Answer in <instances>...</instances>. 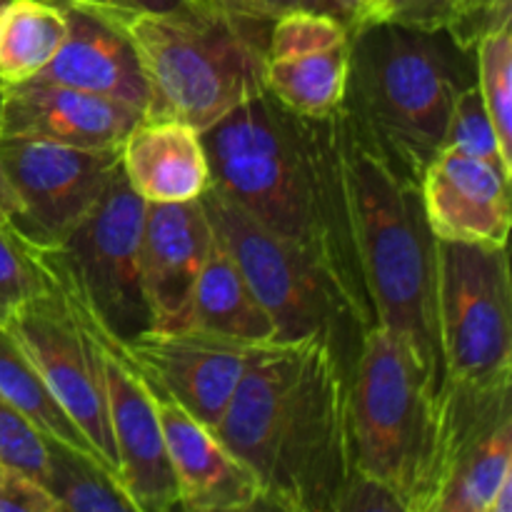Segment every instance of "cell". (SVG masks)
I'll return each instance as SVG.
<instances>
[{"label": "cell", "mask_w": 512, "mask_h": 512, "mask_svg": "<svg viewBox=\"0 0 512 512\" xmlns=\"http://www.w3.org/2000/svg\"><path fill=\"white\" fill-rule=\"evenodd\" d=\"M210 185L303 250L363 330L375 325L360 268L335 113L303 118L265 90L200 133Z\"/></svg>", "instance_id": "1"}, {"label": "cell", "mask_w": 512, "mask_h": 512, "mask_svg": "<svg viewBox=\"0 0 512 512\" xmlns=\"http://www.w3.org/2000/svg\"><path fill=\"white\" fill-rule=\"evenodd\" d=\"M353 365L323 338L253 348L213 433L258 478L263 508H338L358 475L350 428Z\"/></svg>", "instance_id": "2"}, {"label": "cell", "mask_w": 512, "mask_h": 512, "mask_svg": "<svg viewBox=\"0 0 512 512\" xmlns=\"http://www.w3.org/2000/svg\"><path fill=\"white\" fill-rule=\"evenodd\" d=\"M335 123L375 325L403 340L443 390L435 328V235L425 220L420 185L393 165L343 108L335 110Z\"/></svg>", "instance_id": "3"}, {"label": "cell", "mask_w": 512, "mask_h": 512, "mask_svg": "<svg viewBox=\"0 0 512 512\" xmlns=\"http://www.w3.org/2000/svg\"><path fill=\"white\" fill-rule=\"evenodd\" d=\"M475 50L448 30H420L390 20L350 28L348 78L340 108L360 130L420 183L445 148L453 100L473 83Z\"/></svg>", "instance_id": "4"}, {"label": "cell", "mask_w": 512, "mask_h": 512, "mask_svg": "<svg viewBox=\"0 0 512 512\" xmlns=\"http://www.w3.org/2000/svg\"><path fill=\"white\" fill-rule=\"evenodd\" d=\"M123 25L148 83L145 118H173L203 133L265 93L270 23L193 3L175 13L135 15Z\"/></svg>", "instance_id": "5"}, {"label": "cell", "mask_w": 512, "mask_h": 512, "mask_svg": "<svg viewBox=\"0 0 512 512\" xmlns=\"http://www.w3.org/2000/svg\"><path fill=\"white\" fill-rule=\"evenodd\" d=\"M350 428L358 473L398 498L403 512H430L440 438V390L413 350L373 325L350 373Z\"/></svg>", "instance_id": "6"}, {"label": "cell", "mask_w": 512, "mask_h": 512, "mask_svg": "<svg viewBox=\"0 0 512 512\" xmlns=\"http://www.w3.org/2000/svg\"><path fill=\"white\" fill-rule=\"evenodd\" d=\"M143 215L145 200L118 173L60 243L33 248L50 285L120 348L153 330L140 273Z\"/></svg>", "instance_id": "7"}, {"label": "cell", "mask_w": 512, "mask_h": 512, "mask_svg": "<svg viewBox=\"0 0 512 512\" xmlns=\"http://www.w3.org/2000/svg\"><path fill=\"white\" fill-rule=\"evenodd\" d=\"M198 200L208 213L215 238L273 318L278 343L323 338L348 358H358L360 345H353V340L360 343L365 330L303 250L263 228L215 185H208Z\"/></svg>", "instance_id": "8"}, {"label": "cell", "mask_w": 512, "mask_h": 512, "mask_svg": "<svg viewBox=\"0 0 512 512\" xmlns=\"http://www.w3.org/2000/svg\"><path fill=\"white\" fill-rule=\"evenodd\" d=\"M435 328L448 383H512L505 245L435 238Z\"/></svg>", "instance_id": "9"}, {"label": "cell", "mask_w": 512, "mask_h": 512, "mask_svg": "<svg viewBox=\"0 0 512 512\" xmlns=\"http://www.w3.org/2000/svg\"><path fill=\"white\" fill-rule=\"evenodd\" d=\"M3 328L28 355L65 415L93 445L100 465L118 478L100 348L78 310L50 285V290L25 300Z\"/></svg>", "instance_id": "10"}, {"label": "cell", "mask_w": 512, "mask_h": 512, "mask_svg": "<svg viewBox=\"0 0 512 512\" xmlns=\"http://www.w3.org/2000/svg\"><path fill=\"white\" fill-rule=\"evenodd\" d=\"M0 173L15 200L13 230L30 248H50L103 198L120 173V148L0 135Z\"/></svg>", "instance_id": "11"}, {"label": "cell", "mask_w": 512, "mask_h": 512, "mask_svg": "<svg viewBox=\"0 0 512 512\" xmlns=\"http://www.w3.org/2000/svg\"><path fill=\"white\" fill-rule=\"evenodd\" d=\"M510 398V388H455L443 395L430 512H512Z\"/></svg>", "instance_id": "12"}, {"label": "cell", "mask_w": 512, "mask_h": 512, "mask_svg": "<svg viewBox=\"0 0 512 512\" xmlns=\"http://www.w3.org/2000/svg\"><path fill=\"white\" fill-rule=\"evenodd\" d=\"M80 318L85 320L100 348V370L108 400L110 433L118 455L120 488L128 495L135 512L178 510V485L148 383L118 343L95 328L83 313Z\"/></svg>", "instance_id": "13"}, {"label": "cell", "mask_w": 512, "mask_h": 512, "mask_svg": "<svg viewBox=\"0 0 512 512\" xmlns=\"http://www.w3.org/2000/svg\"><path fill=\"white\" fill-rule=\"evenodd\" d=\"M253 348L203 330L153 328L123 350L153 388L163 390L185 413L215 430Z\"/></svg>", "instance_id": "14"}, {"label": "cell", "mask_w": 512, "mask_h": 512, "mask_svg": "<svg viewBox=\"0 0 512 512\" xmlns=\"http://www.w3.org/2000/svg\"><path fill=\"white\" fill-rule=\"evenodd\" d=\"M348 53L350 28L335 15H280L265 43V90L303 118H328L343 103Z\"/></svg>", "instance_id": "15"}, {"label": "cell", "mask_w": 512, "mask_h": 512, "mask_svg": "<svg viewBox=\"0 0 512 512\" xmlns=\"http://www.w3.org/2000/svg\"><path fill=\"white\" fill-rule=\"evenodd\" d=\"M213 243V225L200 200L145 203L140 273L155 330L183 325Z\"/></svg>", "instance_id": "16"}, {"label": "cell", "mask_w": 512, "mask_h": 512, "mask_svg": "<svg viewBox=\"0 0 512 512\" xmlns=\"http://www.w3.org/2000/svg\"><path fill=\"white\" fill-rule=\"evenodd\" d=\"M148 388L173 465L180 510L238 512L263 508V490L248 465L240 463L208 425L185 413L163 390L150 383Z\"/></svg>", "instance_id": "17"}, {"label": "cell", "mask_w": 512, "mask_h": 512, "mask_svg": "<svg viewBox=\"0 0 512 512\" xmlns=\"http://www.w3.org/2000/svg\"><path fill=\"white\" fill-rule=\"evenodd\" d=\"M143 110L105 95L43 80L3 85V135L73 148H120Z\"/></svg>", "instance_id": "18"}, {"label": "cell", "mask_w": 512, "mask_h": 512, "mask_svg": "<svg viewBox=\"0 0 512 512\" xmlns=\"http://www.w3.org/2000/svg\"><path fill=\"white\" fill-rule=\"evenodd\" d=\"M418 185L435 238L508 245L510 178L498 168L443 148L423 170Z\"/></svg>", "instance_id": "19"}, {"label": "cell", "mask_w": 512, "mask_h": 512, "mask_svg": "<svg viewBox=\"0 0 512 512\" xmlns=\"http://www.w3.org/2000/svg\"><path fill=\"white\" fill-rule=\"evenodd\" d=\"M68 35L33 80L68 85L148 110V83L123 23L80 8H63Z\"/></svg>", "instance_id": "20"}, {"label": "cell", "mask_w": 512, "mask_h": 512, "mask_svg": "<svg viewBox=\"0 0 512 512\" xmlns=\"http://www.w3.org/2000/svg\"><path fill=\"white\" fill-rule=\"evenodd\" d=\"M120 173L145 203H188L210 185L203 138L173 118H143L125 135Z\"/></svg>", "instance_id": "21"}, {"label": "cell", "mask_w": 512, "mask_h": 512, "mask_svg": "<svg viewBox=\"0 0 512 512\" xmlns=\"http://www.w3.org/2000/svg\"><path fill=\"white\" fill-rule=\"evenodd\" d=\"M180 328L203 330L245 345L278 343V328L215 238Z\"/></svg>", "instance_id": "22"}, {"label": "cell", "mask_w": 512, "mask_h": 512, "mask_svg": "<svg viewBox=\"0 0 512 512\" xmlns=\"http://www.w3.org/2000/svg\"><path fill=\"white\" fill-rule=\"evenodd\" d=\"M68 18L50 0L0 3V85L33 80L58 55Z\"/></svg>", "instance_id": "23"}, {"label": "cell", "mask_w": 512, "mask_h": 512, "mask_svg": "<svg viewBox=\"0 0 512 512\" xmlns=\"http://www.w3.org/2000/svg\"><path fill=\"white\" fill-rule=\"evenodd\" d=\"M0 395L13 408H18L38 428L40 435L98 460L93 445L85 440L78 425L65 415V410L53 398L35 365L30 363L28 355L23 353V348L15 343V338L3 325H0Z\"/></svg>", "instance_id": "24"}, {"label": "cell", "mask_w": 512, "mask_h": 512, "mask_svg": "<svg viewBox=\"0 0 512 512\" xmlns=\"http://www.w3.org/2000/svg\"><path fill=\"white\" fill-rule=\"evenodd\" d=\"M43 488L60 512H135L118 478L98 460L48 438V470Z\"/></svg>", "instance_id": "25"}, {"label": "cell", "mask_w": 512, "mask_h": 512, "mask_svg": "<svg viewBox=\"0 0 512 512\" xmlns=\"http://www.w3.org/2000/svg\"><path fill=\"white\" fill-rule=\"evenodd\" d=\"M475 83L483 95L500 150L512 163V30L483 35L475 45Z\"/></svg>", "instance_id": "26"}, {"label": "cell", "mask_w": 512, "mask_h": 512, "mask_svg": "<svg viewBox=\"0 0 512 512\" xmlns=\"http://www.w3.org/2000/svg\"><path fill=\"white\" fill-rule=\"evenodd\" d=\"M445 148H453L458 153L470 155L475 160L493 165L500 173H512V163L503 155L495 135L490 115L485 110L483 95H480L478 83H468L453 100L448 120V135H445Z\"/></svg>", "instance_id": "27"}, {"label": "cell", "mask_w": 512, "mask_h": 512, "mask_svg": "<svg viewBox=\"0 0 512 512\" xmlns=\"http://www.w3.org/2000/svg\"><path fill=\"white\" fill-rule=\"evenodd\" d=\"M50 290V280L33 248L8 220L0 218V325L35 295Z\"/></svg>", "instance_id": "28"}, {"label": "cell", "mask_w": 512, "mask_h": 512, "mask_svg": "<svg viewBox=\"0 0 512 512\" xmlns=\"http://www.w3.org/2000/svg\"><path fill=\"white\" fill-rule=\"evenodd\" d=\"M0 460L43 485L48 470V438L0 395Z\"/></svg>", "instance_id": "29"}, {"label": "cell", "mask_w": 512, "mask_h": 512, "mask_svg": "<svg viewBox=\"0 0 512 512\" xmlns=\"http://www.w3.org/2000/svg\"><path fill=\"white\" fill-rule=\"evenodd\" d=\"M512 23V0H455L448 33L460 48L475 50L478 40Z\"/></svg>", "instance_id": "30"}, {"label": "cell", "mask_w": 512, "mask_h": 512, "mask_svg": "<svg viewBox=\"0 0 512 512\" xmlns=\"http://www.w3.org/2000/svg\"><path fill=\"white\" fill-rule=\"evenodd\" d=\"M0 512H60V508L38 480L0 460Z\"/></svg>", "instance_id": "31"}, {"label": "cell", "mask_w": 512, "mask_h": 512, "mask_svg": "<svg viewBox=\"0 0 512 512\" xmlns=\"http://www.w3.org/2000/svg\"><path fill=\"white\" fill-rule=\"evenodd\" d=\"M455 0H385L373 20L410 25L420 30H448Z\"/></svg>", "instance_id": "32"}, {"label": "cell", "mask_w": 512, "mask_h": 512, "mask_svg": "<svg viewBox=\"0 0 512 512\" xmlns=\"http://www.w3.org/2000/svg\"><path fill=\"white\" fill-rule=\"evenodd\" d=\"M50 3L60 5V8L90 10V13L108 15L118 23H128L135 15L175 13V10L193 5V0H50Z\"/></svg>", "instance_id": "33"}, {"label": "cell", "mask_w": 512, "mask_h": 512, "mask_svg": "<svg viewBox=\"0 0 512 512\" xmlns=\"http://www.w3.org/2000/svg\"><path fill=\"white\" fill-rule=\"evenodd\" d=\"M193 3L213 13L253 20V23H273L280 15L293 10H313L310 0H193Z\"/></svg>", "instance_id": "34"}, {"label": "cell", "mask_w": 512, "mask_h": 512, "mask_svg": "<svg viewBox=\"0 0 512 512\" xmlns=\"http://www.w3.org/2000/svg\"><path fill=\"white\" fill-rule=\"evenodd\" d=\"M363 510H403L393 493L365 475H355L338 500L335 512H363Z\"/></svg>", "instance_id": "35"}, {"label": "cell", "mask_w": 512, "mask_h": 512, "mask_svg": "<svg viewBox=\"0 0 512 512\" xmlns=\"http://www.w3.org/2000/svg\"><path fill=\"white\" fill-rule=\"evenodd\" d=\"M310 3H313V10H318V13L335 15V18L343 20L348 28H353L360 20L365 0H310Z\"/></svg>", "instance_id": "36"}, {"label": "cell", "mask_w": 512, "mask_h": 512, "mask_svg": "<svg viewBox=\"0 0 512 512\" xmlns=\"http://www.w3.org/2000/svg\"><path fill=\"white\" fill-rule=\"evenodd\" d=\"M0 135H3V85H0ZM15 215V200L13 193H10L8 183H5L3 173H0V218L3 220H13Z\"/></svg>", "instance_id": "37"}, {"label": "cell", "mask_w": 512, "mask_h": 512, "mask_svg": "<svg viewBox=\"0 0 512 512\" xmlns=\"http://www.w3.org/2000/svg\"><path fill=\"white\" fill-rule=\"evenodd\" d=\"M385 0H365V5H363V13H360V20L358 23H368V20H373L375 15H378V10H380V5H383ZM355 23V25H358Z\"/></svg>", "instance_id": "38"}, {"label": "cell", "mask_w": 512, "mask_h": 512, "mask_svg": "<svg viewBox=\"0 0 512 512\" xmlns=\"http://www.w3.org/2000/svg\"><path fill=\"white\" fill-rule=\"evenodd\" d=\"M0 3H3V0H0Z\"/></svg>", "instance_id": "39"}]
</instances>
